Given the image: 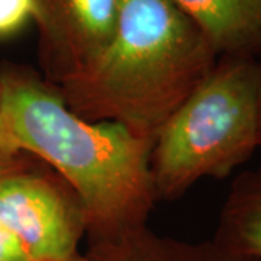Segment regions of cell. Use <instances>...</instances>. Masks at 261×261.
<instances>
[{
  "instance_id": "cell-1",
  "label": "cell",
  "mask_w": 261,
  "mask_h": 261,
  "mask_svg": "<svg viewBox=\"0 0 261 261\" xmlns=\"http://www.w3.org/2000/svg\"><path fill=\"white\" fill-rule=\"evenodd\" d=\"M0 113L20 149L45 160L74 189L90 238L144 226L155 193L154 141L118 122L83 119L27 75L0 80Z\"/></svg>"
},
{
  "instance_id": "cell-10",
  "label": "cell",
  "mask_w": 261,
  "mask_h": 261,
  "mask_svg": "<svg viewBox=\"0 0 261 261\" xmlns=\"http://www.w3.org/2000/svg\"><path fill=\"white\" fill-rule=\"evenodd\" d=\"M0 261H31L25 250L5 225L0 222Z\"/></svg>"
},
{
  "instance_id": "cell-13",
  "label": "cell",
  "mask_w": 261,
  "mask_h": 261,
  "mask_svg": "<svg viewBox=\"0 0 261 261\" xmlns=\"http://www.w3.org/2000/svg\"><path fill=\"white\" fill-rule=\"evenodd\" d=\"M70 261H92L87 255H79V257H75V258H73V260Z\"/></svg>"
},
{
  "instance_id": "cell-6",
  "label": "cell",
  "mask_w": 261,
  "mask_h": 261,
  "mask_svg": "<svg viewBox=\"0 0 261 261\" xmlns=\"http://www.w3.org/2000/svg\"><path fill=\"white\" fill-rule=\"evenodd\" d=\"M218 57H261V0H174Z\"/></svg>"
},
{
  "instance_id": "cell-14",
  "label": "cell",
  "mask_w": 261,
  "mask_h": 261,
  "mask_svg": "<svg viewBox=\"0 0 261 261\" xmlns=\"http://www.w3.org/2000/svg\"><path fill=\"white\" fill-rule=\"evenodd\" d=\"M6 171H9L8 166H6V164H3V163H0V176H2V174H5Z\"/></svg>"
},
{
  "instance_id": "cell-3",
  "label": "cell",
  "mask_w": 261,
  "mask_h": 261,
  "mask_svg": "<svg viewBox=\"0 0 261 261\" xmlns=\"http://www.w3.org/2000/svg\"><path fill=\"white\" fill-rule=\"evenodd\" d=\"M260 63L221 57L154 138L155 192L177 196L203 177H225L260 147Z\"/></svg>"
},
{
  "instance_id": "cell-8",
  "label": "cell",
  "mask_w": 261,
  "mask_h": 261,
  "mask_svg": "<svg viewBox=\"0 0 261 261\" xmlns=\"http://www.w3.org/2000/svg\"><path fill=\"white\" fill-rule=\"evenodd\" d=\"M215 240L254 261H261V166L235 180Z\"/></svg>"
},
{
  "instance_id": "cell-2",
  "label": "cell",
  "mask_w": 261,
  "mask_h": 261,
  "mask_svg": "<svg viewBox=\"0 0 261 261\" xmlns=\"http://www.w3.org/2000/svg\"><path fill=\"white\" fill-rule=\"evenodd\" d=\"M216 61L203 31L174 0H119L108 44L61 82L75 111L154 141Z\"/></svg>"
},
{
  "instance_id": "cell-4",
  "label": "cell",
  "mask_w": 261,
  "mask_h": 261,
  "mask_svg": "<svg viewBox=\"0 0 261 261\" xmlns=\"http://www.w3.org/2000/svg\"><path fill=\"white\" fill-rule=\"evenodd\" d=\"M0 222L16 237L31 261H70L80 255L86 225L79 203L45 178L2 174Z\"/></svg>"
},
{
  "instance_id": "cell-7",
  "label": "cell",
  "mask_w": 261,
  "mask_h": 261,
  "mask_svg": "<svg viewBox=\"0 0 261 261\" xmlns=\"http://www.w3.org/2000/svg\"><path fill=\"white\" fill-rule=\"evenodd\" d=\"M92 261H254L222 243H183L157 237L145 226L112 238H92Z\"/></svg>"
},
{
  "instance_id": "cell-11",
  "label": "cell",
  "mask_w": 261,
  "mask_h": 261,
  "mask_svg": "<svg viewBox=\"0 0 261 261\" xmlns=\"http://www.w3.org/2000/svg\"><path fill=\"white\" fill-rule=\"evenodd\" d=\"M19 151H20V147L0 113V163L6 164Z\"/></svg>"
},
{
  "instance_id": "cell-9",
  "label": "cell",
  "mask_w": 261,
  "mask_h": 261,
  "mask_svg": "<svg viewBox=\"0 0 261 261\" xmlns=\"http://www.w3.org/2000/svg\"><path fill=\"white\" fill-rule=\"evenodd\" d=\"M37 16V0H0V37L18 32Z\"/></svg>"
},
{
  "instance_id": "cell-5",
  "label": "cell",
  "mask_w": 261,
  "mask_h": 261,
  "mask_svg": "<svg viewBox=\"0 0 261 261\" xmlns=\"http://www.w3.org/2000/svg\"><path fill=\"white\" fill-rule=\"evenodd\" d=\"M48 58L61 80L83 70L112 37L119 0H37Z\"/></svg>"
},
{
  "instance_id": "cell-12",
  "label": "cell",
  "mask_w": 261,
  "mask_h": 261,
  "mask_svg": "<svg viewBox=\"0 0 261 261\" xmlns=\"http://www.w3.org/2000/svg\"><path fill=\"white\" fill-rule=\"evenodd\" d=\"M258 125H260V148H261V63L258 74Z\"/></svg>"
}]
</instances>
